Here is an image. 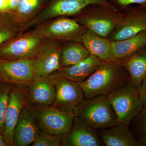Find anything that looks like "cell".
<instances>
[{"instance_id": "obj_1", "label": "cell", "mask_w": 146, "mask_h": 146, "mask_svg": "<svg viewBox=\"0 0 146 146\" xmlns=\"http://www.w3.org/2000/svg\"><path fill=\"white\" fill-rule=\"evenodd\" d=\"M130 80L129 74L115 58L103 61L85 81L78 83L85 98L108 96Z\"/></svg>"}, {"instance_id": "obj_2", "label": "cell", "mask_w": 146, "mask_h": 146, "mask_svg": "<svg viewBox=\"0 0 146 146\" xmlns=\"http://www.w3.org/2000/svg\"><path fill=\"white\" fill-rule=\"evenodd\" d=\"M123 12L111 4H93L86 7L73 19L98 35L109 38Z\"/></svg>"}, {"instance_id": "obj_3", "label": "cell", "mask_w": 146, "mask_h": 146, "mask_svg": "<svg viewBox=\"0 0 146 146\" xmlns=\"http://www.w3.org/2000/svg\"><path fill=\"white\" fill-rule=\"evenodd\" d=\"M74 117L80 118L96 130L119 123L107 96L85 98L74 109Z\"/></svg>"}, {"instance_id": "obj_4", "label": "cell", "mask_w": 146, "mask_h": 146, "mask_svg": "<svg viewBox=\"0 0 146 146\" xmlns=\"http://www.w3.org/2000/svg\"><path fill=\"white\" fill-rule=\"evenodd\" d=\"M107 96L119 123L129 126L144 106L138 87L130 80Z\"/></svg>"}, {"instance_id": "obj_5", "label": "cell", "mask_w": 146, "mask_h": 146, "mask_svg": "<svg viewBox=\"0 0 146 146\" xmlns=\"http://www.w3.org/2000/svg\"><path fill=\"white\" fill-rule=\"evenodd\" d=\"M36 33L45 40L59 42H82L87 29L73 18L60 16L35 26Z\"/></svg>"}, {"instance_id": "obj_6", "label": "cell", "mask_w": 146, "mask_h": 146, "mask_svg": "<svg viewBox=\"0 0 146 146\" xmlns=\"http://www.w3.org/2000/svg\"><path fill=\"white\" fill-rule=\"evenodd\" d=\"M27 106L40 131L64 137L70 130L74 118L73 113L64 112L52 105Z\"/></svg>"}, {"instance_id": "obj_7", "label": "cell", "mask_w": 146, "mask_h": 146, "mask_svg": "<svg viewBox=\"0 0 146 146\" xmlns=\"http://www.w3.org/2000/svg\"><path fill=\"white\" fill-rule=\"evenodd\" d=\"M109 4L110 0H52L42 12L23 26L22 33L57 17H73L91 5Z\"/></svg>"}, {"instance_id": "obj_8", "label": "cell", "mask_w": 146, "mask_h": 146, "mask_svg": "<svg viewBox=\"0 0 146 146\" xmlns=\"http://www.w3.org/2000/svg\"><path fill=\"white\" fill-rule=\"evenodd\" d=\"M45 40L34 29L21 33L0 47V58L16 60L35 58Z\"/></svg>"}, {"instance_id": "obj_9", "label": "cell", "mask_w": 146, "mask_h": 146, "mask_svg": "<svg viewBox=\"0 0 146 146\" xmlns=\"http://www.w3.org/2000/svg\"><path fill=\"white\" fill-rule=\"evenodd\" d=\"M50 76L55 89V98L52 106L64 112L73 113L75 108L85 98L79 84L69 80L58 71Z\"/></svg>"}, {"instance_id": "obj_10", "label": "cell", "mask_w": 146, "mask_h": 146, "mask_svg": "<svg viewBox=\"0 0 146 146\" xmlns=\"http://www.w3.org/2000/svg\"><path fill=\"white\" fill-rule=\"evenodd\" d=\"M35 58L10 60L0 58V82L27 87L35 77Z\"/></svg>"}, {"instance_id": "obj_11", "label": "cell", "mask_w": 146, "mask_h": 146, "mask_svg": "<svg viewBox=\"0 0 146 146\" xmlns=\"http://www.w3.org/2000/svg\"><path fill=\"white\" fill-rule=\"evenodd\" d=\"M123 12V16L109 37L111 41L128 39L146 30L145 11L138 6H129Z\"/></svg>"}, {"instance_id": "obj_12", "label": "cell", "mask_w": 146, "mask_h": 146, "mask_svg": "<svg viewBox=\"0 0 146 146\" xmlns=\"http://www.w3.org/2000/svg\"><path fill=\"white\" fill-rule=\"evenodd\" d=\"M27 88L13 86L10 93L3 134L8 146H13L14 130L21 112L27 105Z\"/></svg>"}, {"instance_id": "obj_13", "label": "cell", "mask_w": 146, "mask_h": 146, "mask_svg": "<svg viewBox=\"0 0 146 146\" xmlns=\"http://www.w3.org/2000/svg\"><path fill=\"white\" fill-rule=\"evenodd\" d=\"M60 48L59 42L45 40L35 58V76H48L60 69Z\"/></svg>"}, {"instance_id": "obj_14", "label": "cell", "mask_w": 146, "mask_h": 146, "mask_svg": "<svg viewBox=\"0 0 146 146\" xmlns=\"http://www.w3.org/2000/svg\"><path fill=\"white\" fill-rule=\"evenodd\" d=\"M63 146H104L97 130L83 120L74 117L70 130L64 136Z\"/></svg>"}, {"instance_id": "obj_15", "label": "cell", "mask_w": 146, "mask_h": 146, "mask_svg": "<svg viewBox=\"0 0 146 146\" xmlns=\"http://www.w3.org/2000/svg\"><path fill=\"white\" fill-rule=\"evenodd\" d=\"M26 97L28 105L51 106L55 98V89L50 76H35L27 86Z\"/></svg>"}, {"instance_id": "obj_16", "label": "cell", "mask_w": 146, "mask_h": 146, "mask_svg": "<svg viewBox=\"0 0 146 146\" xmlns=\"http://www.w3.org/2000/svg\"><path fill=\"white\" fill-rule=\"evenodd\" d=\"M39 131L34 117L27 105L21 112L14 130L13 146L29 145Z\"/></svg>"}, {"instance_id": "obj_17", "label": "cell", "mask_w": 146, "mask_h": 146, "mask_svg": "<svg viewBox=\"0 0 146 146\" xmlns=\"http://www.w3.org/2000/svg\"><path fill=\"white\" fill-rule=\"evenodd\" d=\"M97 131L105 146H138V140L126 125L119 123Z\"/></svg>"}, {"instance_id": "obj_18", "label": "cell", "mask_w": 146, "mask_h": 146, "mask_svg": "<svg viewBox=\"0 0 146 146\" xmlns=\"http://www.w3.org/2000/svg\"><path fill=\"white\" fill-rule=\"evenodd\" d=\"M103 62L90 54L78 63L68 67H61L58 71L69 80L80 83L89 78Z\"/></svg>"}, {"instance_id": "obj_19", "label": "cell", "mask_w": 146, "mask_h": 146, "mask_svg": "<svg viewBox=\"0 0 146 146\" xmlns=\"http://www.w3.org/2000/svg\"><path fill=\"white\" fill-rule=\"evenodd\" d=\"M82 43L90 54L102 61H108L115 58L112 41L109 38L100 36L87 29L82 37Z\"/></svg>"}, {"instance_id": "obj_20", "label": "cell", "mask_w": 146, "mask_h": 146, "mask_svg": "<svg viewBox=\"0 0 146 146\" xmlns=\"http://www.w3.org/2000/svg\"><path fill=\"white\" fill-rule=\"evenodd\" d=\"M114 57L119 60L131 56L146 47V30L135 36L121 41H112Z\"/></svg>"}, {"instance_id": "obj_21", "label": "cell", "mask_w": 146, "mask_h": 146, "mask_svg": "<svg viewBox=\"0 0 146 146\" xmlns=\"http://www.w3.org/2000/svg\"><path fill=\"white\" fill-rule=\"evenodd\" d=\"M119 60L128 73L130 81L138 88L146 76V47L131 56Z\"/></svg>"}, {"instance_id": "obj_22", "label": "cell", "mask_w": 146, "mask_h": 146, "mask_svg": "<svg viewBox=\"0 0 146 146\" xmlns=\"http://www.w3.org/2000/svg\"><path fill=\"white\" fill-rule=\"evenodd\" d=\"M61 45L60 65L68 67L78 63L90 55L82 42H68Z\"/></svg>"}, {"instance_id": "obj_23", "label": "cell", "mask_w": 146, "mask_h": 146, "mask_svg": "<svg viewBox=\"0 0 146 146\" xmlns=\"http://www.w3.org/2000/svg\"><path fill=\"white\" fill-rule=\"evenodd\" d=\"M23 27L14 13H0V47L22 33Z\"/></svg>"}, {"instance_id": "obj_24", "label": "cell", "mask_w": 146, "mask_h": 146, "mask_svg": "<svg viewBox=\"0 0 146 146\" xmlns=\"http://www.w3.org/2000/svg\"><path fill=\"white\" fill-rule=\"evenodd\" d=\"M39 0H21L14 13L16 19L23 26L32 19L39 8Z\"/></svg>"}, {"instance_id": "obj_25", "label": "cell", "mask_w": 146, "mask_h": 146, "mask_svg": "<svg viewBox=\"0 0 146 146\" xmlns=\"http://www.w3.org/2000/svg\"><path fill=\"white\" fill-rule=\"evenodd\" d=\"M13 86L7 83L0 82V133L3 134L5 120L9 96Z\"/></svg>"}, {"instance_id": "obj_26", "label": "cell", "mask_w": 146, "mask_h": 146, "mask_svg": "<svg viewBox=\"0 0 146 146\" xmlns=\"http://www.w3.org/2000/svg\"><path fill=\"white\" fill-rule=\"evenodd\" d=\"M129 129L137 140L146 135V106L130 123Z\"/></svg>"}, {"instance_id": "obj_27", "label": "cell", "mask_w": 146, "mask_h": 146, "mask_svg": "<svg viewBox=\"0 0 146 146\" xmlns=\"http://www.w3.org/2000/svg\"><path fill=\"white\" fill-rule=\"evenodd\" d=\"M64 137L53 135L39 130L33 146H60Z\"/></svg>"}, {"instance_id": "obj_28", "label": "cell", "mask_w": 146, "mask_h": 146, "mask_svg": "<svg viewBox=\"0 0 146 146\" xmlns=\"http://www.w3.org/2000/svg\"><path fill=\"white\" fill-rule=\"evenodd\" d=\"M146 2V0H110L111 4L122 11L131 5H140Z\"/></svg>"}, {"instance_id": "obj_29", "label": "cell", "mask_w": 146, "mask_h": 146, "mask_svg": "<svg viewBox=\"0 0 146 146\" xmlns=\"http://www.w3.org/2000/svg\"><path fill=\"white\" fill-rule=\"evenodd\" d=\"M139 95L144 106H146V76L138 87Z\"/></svg>"}, {"instance_id": "obj_30", "label": "cell", "mask_w": 146, "mask_h": 146, "mask_svg": "<svg viewBox=\"0 0 146 146\" xmlns=\"http://www.w3.org/2000/svg\"><path fill=\"white\" fill-rule=\"evenodd\" d=\"M9 11L11 13H15L17 10L21 0H8Z\"/></svg>"}, {"instance_id": "obj_31", "label": "cell", "mask_w": 146, "mask_h": 146, "mask_svg": "<svg viewBox=\"0 0 146 146\" xmlns=\"http://www.w3.org/2000/svg\"><path fill=\"white\" fill-rule=\"evenodd\" d=\"M10 12L8 0H0V13Z\"/></svg>"}, {"instance_id": "obj_32", "label": "cell", "mask_w": 146, "mask_h": 146, "mask_svg": "<svg viewBox=\"0 0 146 146\" xmlns=\"http://www.w3.org/2000/svg\"><path fill=\"white\" fill-rule=\"evenodd\" d=\"M138 146H146V135L138 140Z\"/></svg>"}, {"instance_id": "obj_33", "label": "cell", "mask_w": 146, "mask_h": 146, "mask_svg": "<svg viewBox=\"0 0 146 146\" xmlns=\"http://www.w3.org/2000/svg\"><path fill=\"white\" fill-rule=\"evenodd\" d=\"M0 146H7L5 142L4 136L1 133H0Z\"/></svg>"}, {"instance_id": "obj_34", "label": "cell", "mask_w": 146, "mask_h": 146, "mask_svg": "<svg viewBox=\"0 0 146 146\" xmlns=\"http://www.w3.org/2000/svg\"><path fill=\"white\" fill-rule=\"evenodd\" d=\"M138 6L146 11V2L141 4L138 5Z\"/></svg>"}]
</instances>
